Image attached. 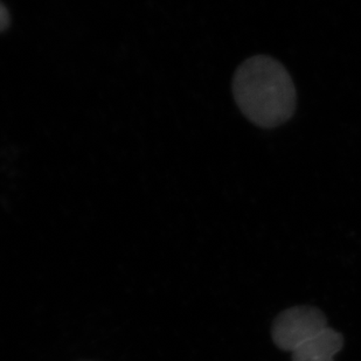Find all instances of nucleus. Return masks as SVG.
<instances>
[{
    "label": "nucleus",
    "instance_id": "f03ea898",
    "mask_svg": "<svg viewBox=\"0 0 361 361\" xmlns=\"http://www.w3.org/2000/svg\"><path fill=\"white\" fill-rule=\"evenodd\" d=\"M325 329L326 317L319 309L300 305L286 309L275 318L271 337L277 348L293 353Z\"/></svg>",
    "mask_w": 361,
    "mask_h": 361
},
{
    "label": "nucleus",
    "instance_id": "f257e3e1",
    "mask_svg": "<svg viewBox=\"0 0 361 361\" xmlns=\"http://www.w3.org/2000/svg\"><path fill=\"white\" fill-rule=\"evenodd\" d=\"M233 95L242 114L255 126L276 128L296 111V88L284 66L267 55L247 59L236 69Z\"/></svg>",
    "mask_w": 361,
    "mask_h": 361
},
{
    "label": "nucleus",
    "instance_id": "7ed1b4c3",
    "mask_svg": "<svg viewBox=\"0 0 361 361\" xmlns=\"http://www.w3.org/2000/svg\"><path fill=\"white\" fill-rule=\"evenodd\" d=\"M343 346V334L327 327L293 352V361H334V357L341 351Z\"/></svg>",
    "mask_w": 361,
    "mask_h": 361
},
{
    "label": "nucleus",
    "instance_id": "20e7f679",
    "mask_svg": "<svg viewBox=\"0 0 361 361\" xmlns=\"http://www.w3.org/2000/svg\"><path fill=\"white\" fill-rule=\"evenodd\" d=\"M10 25V14L6 7L0 4V32L5 31L7 26Z\"/></svg>",
    "mask_w": 361,
    "mask_h": 361
}]
</instances>
